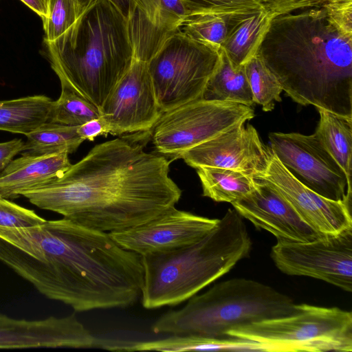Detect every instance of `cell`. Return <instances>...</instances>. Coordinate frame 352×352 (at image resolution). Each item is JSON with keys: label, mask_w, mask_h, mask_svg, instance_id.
Segmentation results:
<instances>
[{"label": "cell", "mask_w": 352, "mask_h": 352, "mask_svg": "<svg viewBox=\"0 0 352 352\" xmlns=\"http://www.w3.org/2000/svg\"><path fill=\"white\" fill-rule=\"evenodd\" d=\"M0 261L43 296L76 312L131 307L144 279L140 254L108 232L65 217L0 226Z\"/></svg>", "instance_id": "1"}, {"label": "cell", "mask_w": 352, "mask_h": 352, "mask_svg": "<svg viewBox=\"0 0 352 352\" xmlns=\"http://www.w3.org/2000/svg\"><path fill=\"white\" fill-rule=\"evenodd\" d=\"M170 161L120 138L96 145L61 176L21 196L85 227L111 232L146 222L175 206L182 191Z\"/></svg>", "instance_id": "2"}, {"label": "cell", "mask_w": 352, "mask_h": 352, "mask_svg": "<svg viewBox=\"0 0 352 352\" xmlns=\"http://www.w3.org/2000/svg\"><path fill=\"white\" fill-rule=\"evenodd\" d=\"M256 54L294 102L352 117V34L323 7L275 16Z\"/></svg>", "instance_id": "3"}, {"label": "cell", "mask_w": 352, "mask_h": 352, "mask_svg": "<svg viewBox=\"0 0 352 352\" xmlns=\"http://www.w3.org/2000/svg\"><path fill=\"white\" fill-rule=\"evenodd\" d=\"M45 44L60 85L99 110L134 60L126 18L109 0L93 1L65 33Z\"/></svg>", "instance_id": "4"}, {"label": "cell", "mask_w": 352, "mask_h": 352, "mask_svg": "<svg viewBox=\"0 0 352 352\" xmlns=\"http://www.w3.org/2000/svg\"><path fill=\"white\" fill-rule=\"evenodd\" d=\"M251 247L242 217L230 208L198 241L175 250L142 256L143 307L154 309L188 300L247 257Z\"/></svg>", "instance_id": "5"}, {"label": "cell", "mask_w": 352, "mask_h": 352, "mask_svg": "<svg viewBox=\"0 0 352 352\" xmlns=\"http://www.w3.org/2000/svg\"><path fill=\"white\" fill-rule=\"evenodd\" d=\"M298 309L289 296L262 283L236 278L215 284L195 295L178 310L157 319L155 333L224 338L239 327L285 316Z\"/></svg>", "instance_id": "6"}, {"label": "cell", "mask_w": 352, "mask_h": 352, "mask_svg": "<svg viewBox=\"0 0 352 352\" xmlns=\"http://www.w3.org/2000/svg\"><path fill=\"white\" fill-rule=\"evenodd\" d=\"M227 335L257 342L264 352H351L352 314L300 304L292 314L239 327Z\"/></svg>", "instance_id": "7"}, {"label": "cell", "mask_w": 352, "mask_h": 352, "mask_svg": "<svg viewBox=\"0 0 352 352\" xmlns=\"http://www.w3.org/2000/svg\"><path fill=\"white\" fill-rule=\"evenodd\" d=\"M219 59L220 49L179 30L170 36L147 62L162 113L201 98Z\"/></svg>", "instance_id": "8"}, {"label": "cell", "mask_w": 352, "mask_h": 352, "mask_svg": "<svg viewBox=\"0 0 352 352\" xmlns=\"http://www.w3.org/2000/svg\"><path fill=\"white\" fill-rule=\"evenodd\" d=\"M254 116L250 106L199 98L162 113L151 129V140L158 153L178 157Z\"/></svg>", "instance_id": "9"}, {"label": "cell", "mask_w": 352, "mask_h": 352, "mask_svg": "<svg viewBox=\"0 0 352 352\" xmlns=\"http://www.w3.org/2000/svg\"><path fill=\"white\" fill-rule=\"evenodd\" d=\"M270 148L302 184L320 196L336 201H351V183L317 135L273 132Z\"/></svg>", "instance_id": "10"}, {"label": "cell", "mask_w": 352, "mask_h": 352, "mask_svg": "<svg viewBox=\"0 0 352 352\" xmlns=\"http://www.w3.org/2000/svg\"><path fill=\"white\" fill-rule=\"evenodd\" d=\"M270 256L284 274L317 278L352 291V229L307 242L277 240Z\"/></svg>", "instance_id": "11"}, {"label": "cell", "mask_w": 352, "mask_h": 352, "mask_svg": "<svg viewBox=\"0 0 352 352\" xmlns=\"http://www.w3.org/2000/svg\"><path fill=\"white\" fill-rule=\"evenodd\" d=\"M273 186L298 215L323 235H335L352 229L351 201L324 198L299 182L269 147L265 168L254 175Z\"/></svg>", "instance_id": "12"}, {"label": "cell", "mask_w": 352, "mask_h": 352, "mask_svg": "<svg viewBox=\"0 0 352 352\" xmlns=\"http://www.w3.org/2000/svg\"><path fill=\"white\" fill-rule=\"evenodd\" d=\"M113 135L150 131L160 111L146 62L133 60L100 109Z\"/></svg>", "instance_id": "13"}, {"label": "cell", "mask_w": 352, "mask_h": 352, "mask_svg": "<svg viewBox=\"0 0 352 352\" xmlns=\"http://www.w3.org/2000/svg\"><path fill=\"white\" fill-rule=\"evenodd\" d=\"M219 220L173 206L142 224L109 234L124 249L144 256L192 244L211 231Z\"/></svg>", "instance_id": "14"}, {"label": "cell", "mask_w": 352, "mask_h": 352, "mask_svg": "<svg viewBox=\"0 0 352 352\" xmlns=\"http://www.w3.org/2000/svg\"><path fill=\"white\" fill-rule=\"evenodd\" d=\"M105 339L93 335L75 314L41 320L16 319L0 314V349H102Z\"/></svg>", "instance_id": "15"}, {"label": "cell", "mask_w": 352, "mask_h": 352, "mask_svg": "<svg viewBox=\"0 0 352 352\" xmlns=\"http://www.w3.org/2000/svg\"><path fill=\"white\" fill-rule=\"evenodd\" d=\"M268 150L255 128L243 123L181 153L177 158L195 168H223L254 176L265 168Z\"/></svg>", "instance_id": "16"}, {"label": "cell", "mask_w": 352, "mask_h": 352, "mask_svg": "<svg viewBox=\"0 0 352 352\" xmlns=\"http://www.w3.org/2000/svg\"><path fill=\"white\" fill-rule=\"evenodd\" d=\"M254 179L253 190L232 204L242 217L279 241L307 242L324 236L310 227L273 186Z\"/></svg>", "instance_id": "17"}, {"label": "cell", "mask_w": 352, "mask_h": 352, "mask_svg": "<svg viewBox=\"0 0 352 352\" xmlns=\"http://www.w3.org/2000/svg\"><path fill=\"white\" fill-rule=\"evenodd\" d=\"M187 16L180 0H131L126 21L134 58L147 63Z\"/></svg>", "instance_id": "18"}, {"label": "cell", "mask_w": 352, "mask_h": 352, "mask_svg": "<svg viewBox=\"0 0 352 352\" xmlns=\"http://www.w3.org/2000/svg\"><path fill=\"white\" fill-rule=\"evenodd\" d=\"M69 153L22 155L0 174V197L12 200L61 176L72 166Z\"/></svg>", "instance_id": "19"}, {"label": "cell", "mask_w": 352, "mask_h": 352, "mask_svg": "<svg viewBox=\"0 0 352 352\" xmlns=\"http://www.w3.org/2000/svg\"><path fill=\"white\" fill-rule=\"evenodd\" d=\"M276 15L265 7L254 12L228 16V30L221 46L232 65H245L255 56Z\"/></svg>", "instance_id": "20"}, {"label": "cell", "mask_w": 352, "mask_h": 352, "mask_svg": "<svg viewBox=\"0 0 352 352\" xmlns=\"http://www.w3.org/2000/svg\"><path fill=\"white\" fill-rule=\"evenodd\" d=\"M263 351V346L255 341L228 336L208 338L189 335L171 336L152 341H124L120 351Z\"/></svg>", "instance_id": "21"}, {"label": "cell", "mask_w": 352, "mask_h": 352, "mask_svg": "<svg viewBox=\"0 0 352 352\" xmlns=\"http://www.w3.org/2000/svg\"><path fill=\"white\" fill-rule=\"evenodd\" d=\"M201 98L252 107L254 102L244 65L234 67L220 49L219 64L208 80Z\"/></svg>", "instance_id": "22"}, {"label": "cell", "mask_w": 352, "mask_h": 352, "mask_svg": "<svg viewBox=\"0 0 352 352\" xmlns=\"http://www.w3.org/2000/svg\"><path fill=\"white\" fill-rule=\"evenodd\" d=\"M52 102L45 95L0 101V131L26 135L47 121Z\"/></svg>", "instance_id": "23"}, {"label": "cell", "mask_w": 352, "mask_h": 352, "mask_svg": "<svg viewBox=\"0 0 352 352\" xmlns=\"http://www.w3.org/2000/svg\"><path fill=\"white\" fill-rule=\"evenodd\" d=\"M320 120L315 133L346 173L351 176L352 117H346L317 108Z\"/></svg>", "instance_id": "24"}, {"label": "cell", "mask_w": 352, "mask_h": 352, "mask_svg": "<svg viewBox=\"0 0 352 352\" xmlns=\"http://www.w3.org/2000/svg\"><path fill=\"white\" fill-rule=\"evenodd\" d=\"M203 195L217 202H236L255 187L256 182L250 174L217 167L197 168Z\"/></svg>", "instance_id": "25"}, {"label": "cell", "mask_w": 352, "mask_h": 352, "mask_svg": "<svg viewBox=\"0 0 352 352\" xmlns=\"http://www.w3.org/2000/svg\"><path fill=\"white\" fill-rule=\"evenodd\" d=\"M78 126L46 122L28 133L22 155H43L76 151L84 141Z\"/></svg>", "instance_id": "26"}, {"label": "cell", "mask_w": 352, "mask_h": 352, "mask_svg": "<svg viewBox=\"0 0 352 352\" xmlns=\"http://www.w3.org/2000/svg\"><path fill=\"white\" fill-rule=\"evenodd\" d=\"M100 117V111L93 103L65 86H61L59 98L52 102L48 122L78 126Z\"/></svg>", "instance_id": "27"}, {"label": "cell", "mask_w": 352, "mask_h": 352, "mask_svg": "<svg viewBox=\"0 0 352 352\" xmlns=\"http://www.w3.org/2000/svg\"><path fill=\"white\" fill-rule=\"evenodd\" d=\"M244 66L254 102L261 105L264 111H271L274 108V102L282 100L283 89L280 83L257 54Z\"/></svg>", "instance_id": "28"}, {"label": "cell", "mask_w": 352, "mask_h": 352, "mask_svg": "<svg viewBox=\"0 0 352 352\" xmlns=\"http://www.w3.org/2000/svg\"><path fill=\"white\" fill-rule=\"evenodd\" d=\"M228 16L215 13L188 15L179 31L194 40L221 49L227 34Z\"/></svg>", "instance_id": "29"}, {"label": "cell", "mask_w": 352, "mask_h": 352, "mask_svg": "<svg viewBox=\"0 0 352 352\" xmlns=\"http://www.w3.org/2000/svg\"><path fill=\"white\" fill-rule=\"evenodd\" d=\"M83 11L74 0H48V11L42 19L44 42H52L72 27Z\"/></svg>", "instance_id": "30"}, {"label": "cell", "mask_w": 352, "mask_h": 352, "mask_svg": "<svg viewBox=\"0 0 352 352\" xmlns=\"http://www.w3.org/2000/svg\"><path fill=\"white\" fill-rule=\"evenodd\" d=\"M188 15L215 13L223 15L241 14L264 8L262 0H180Z\"/></svg>", "instance_id": "31"}, {"label": "cell", "mask_w": 352, "mask_h": 352, "mask_svg": "<svg viewBox=\"0 0 352 352\" xmlns=\"http://www.w3.org/2000/svg\"><path fill=\"white\" fill-rule=\"evenodd\" d=\"M45 219L34 210L0 197V226L22 228L43 223Z\"/></svg>", "instance_id": "32"}, {"label": "cell", "mask_w": 352, "mask_h": 352, "mask_svg": "<svg viewBox=\"0 0 352 352\" xmlns=\"http://www.w3.org/2000/svg\"><path fill=\"white\" fill-rule=\"evenodd\" d=\"M326 2L327 0H262L263 6L276 16L296 10L320 8Z\"/></svg>", "instance_id": "33"}, {"label": "cell", "mask_w": 352, "mask_h": 352, "mask_svg": "<svg viewBox=\"0 0 352 352\" xmlns=\"http://www.w3.org/2000/svg\"><path fill=\"white\" fill-rule=\"evenodd\" d=\"M323 7L333 23L344 32L352 34V2L325 3Z\"/></svg>", "instance_id": "34"}, {"label": "cell", "mask_w": 352, "mask_h": 352, "mask_svg": "<svg viewBox=\"0 0 352 352\" xmlns=\"http://www.w3.org/2000/svg\"><path fill=\"white\" fill-rule=\"evenodd\" d=\"M77 132L84 141H94L98 136L109 134L107 125L101 117L92 119L78 126Z\"/></svg>", "instance_id": "35"}, {"label": "cell", "mask_w": 352, "mask_h": 352, "mask_svg": "<svg viewBox=\"0 0 352 352\" xmlns=\"http://www.w3.org/2000/svg\"><path fill=\"white\" fill-rule=\"evenodd\" d=\"M23 145L24 142L16 138L0 143V174L14 157L21 153Z\"/></svg>", "instance_id": "36"}, {"label": "cell", "mask_w": 352, "mask_h": 352, "mask_svg": "<svg viewBox=\"0 0 352 352\" xmlns=\"http://www.w3.org/2000/svg\"><path fill=\"white\" fill-rule=\"evenodd\" d=\"M32 10L36 12L41 19L47 15L48 0H20Z\"/></svg>", "instance_id": "37"}, {"label": "cell", "mask_w": 352, "mask_h": 352, "mask_svg": "<svg viewBox=\"0 0 352 352\" xmlns=\"http://www.w3.org/2000/svg\"><path fill=\"white\" fill-rule=\"evenodd\" d=\"M112 2L126 18L129 12L131 0H109Z\"/></svg>", "instance_id": "38"}, {"label": "cell", "mask_w": 352, "mask_h": 352, "mask_svg": "<svg viewBox=\"0 0 352 352\" xmlns=\"http://www.w3.org/2000/svg\"><path fill=\"white\" fill-rule=\"evenodd\" d=\"M75 2L79 6L81 10L84 12L87 8L95 0H74Z\"/></svg>", "instance_id": "39"}, {"label": "cell", "mask_w": 352, "mask_h": 352, "mask_svg": "<svg viewBox=\"0 0 352 352\" xmlns=\"http://www.w3.org/2000/svg\"><path fill=\"white\" fill-rule=\"evenodd\" d=\"M327 2H329V3H349V2H352V0H327Z\"/></svg>", "instance_id": "40"}]
</instances>
